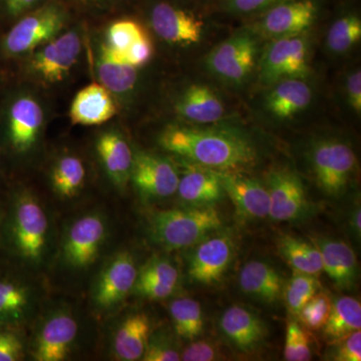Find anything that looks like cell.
Masks as SVG:
<instances>
[{"label": "cell", "instance_id": "1", "mask_svg": "<svg viewBox=\"0 0 361 361\" xmlns=\"http://www.w3.org/2000/svg\"><path fill=\"white\" fill-rule=\"evenodd\" d=\"M161 148L188 161L217 171L239 172L257 164V148L237 130L169 126L159 137Z\"/></svg>", "mask_w": 361, "mask_h": 361}, {"label": "cell", "instance_id": "2", "mask_svg": "<svg viewBox=\"0 0 361 361\" xmlns=\"http://www.w3.org/2000/svg\"><path fill=\"white\" fill-rule=\"evenodd\" d=\"M135 9L149 32L177 47L198 44L213 16L195 0H137Z\"/></svg>", "mask_w": 361, "mask_h": 361}, {"label": "cell", "instance_id": "3", "mask_svg": "<svg viewBox=\"0 0 361 361\" xmlns=\"http://www.w3.org/2000/svg\"><path fill=\"white\" fill-rule=\"evenodd\" d=\"M45 111L39 97L23 85H6L0 92V152L14 158L30 153L39 142Z\"/></svg>", "mask_w": 361, "mask_h": 361}, {"label": "cell", "instance_id": "4", "mask_svg": "<svg viewBox=\"0 0 361 361\" xmlns=\"http://www.w3.org/2000/svg\"><path fill=\"white\" fill-rule=\"evenodd\" d=\"M75 18L61 0H47L0 32V65L20 63L40 45L73 25Z\"/></svg>", "mask_w": 361, "mask_h": 361}, {"label": "cell", "instance_id": "5", "mask_svg": "<svg viewBox=\"0 0 361 361\" xmlns=\"http://www.w3.org/2000/svg\"><path fill=\"white\" fill-rule=\"evenodd\" d=\"M84 32L82 23L71 25L58 37L21 59V75L26 82L47 87L65 82L82 56Z\"/></svg>", "mask_w": 361, "mask_h": 361}, {"label": "cell", "instance_id": "6", "mask_svg": "<svg viewBox=\"0 0 361 361\" xmlns=\"http://www.w3.org/2000/svg\"><path fill=\"white\" fill-rule=\"evenodd\" d=\"M222 225V218L213 206H190L154 214L149 229L158 245L167 250H178L197 245Z\"/></svg>", "mask_w": 361, "mask_h": 361}, {"label": "cell", "instance_id": "7", "mask_svg": "<svg viewBox=\"0 0 361 361\" xmlns=\"http://www.w3.org/2000/svg\"><path fill=\"white\" fill-rule=\"evenodd\" d=\"M47 215L32 195H14L0 230L7 249L27 262H39L47 247Z\"/></svg>", "mask_w": 361, "mask_h": 361}, {"label": "cell", "instance_id": "8", "mask_svg": "<svg viewBox=\"0 0 361 361\" xmlns=\"http://www.w3.org/2000/svg\"><path fill=\"white\" fill-rule=\"evenodd\" d=\"M259 39L250 26L216 45L206 58L208 71L226 84L246 82L258 63Z\"/></svg>", "mask_w": 361, "mask_h": 361}, {"label": "cell", "instance_id": "9", "mask_svg": "<svg viewBox=\"0 0 361 361\" xmlns=\"http://www.w3.org/2000/svg\"><path fill=\"white\" fill-rule=\"evenodd\" d=\"M326 2L327 0H283L250 18V27L273 39L302 35L319 20Z\"/></svg>", "mask_w": 361, "mask_h": 361}, {"label": "cell", "instance_id": "10", "mask_svg": "<svg viewBox=\"0 0 361 361\" xmlns=\"http://www.w3.org/2000/svg\"><path fill=\"white\" fill-rule=\"evenodd\" d=\"M313 175L320 189L331 197L341 196L348 188L356 169V156L346 142L322 140L310 152Z\"/></svg>", "mask_w": 361, "mask_h": 361}, {"label": "cell", "instance_id": "11", "mask_svg": "<svg viewBox=\"0 0 361 361\" xmlns=\"http://www.w3.org/2000/svg\"><path fill=\"white\" fill-rule=\"evenodd\" d=\"M261 84L273 85L286 78L310 75L308 40L302 35L280 37L265 49L259 66Z\"/></svg>", "mask_w": 361, "mask_h": 361}, {"label": "cell", "instance_id": "12", "mask_svg": "<svg viewBox=\"0 0 361 361\" xmlns=\"http://www.w3.org/2000/svg\"><path fill=\"white\" fill-rule=\"evenodd\" d=\"M270 197L269 217L276 222L301 219L310 211V204L302 180L293 171L276 169L267 177Z\"/></svg>", "mask_w": 361, "mask_h": 361}, {"label": "cell", "instance_id": "13", "mask_svg": "<svg viewBox=\"0 0 361 361\" xmlns=\"http://www.w3.org/2000/svg\"><path fill=\"white\" fill-rule=\"evenodd\" d=\"M180 175L172 161L153 154H134L130 179L145 198H168L177 193Z\"/></svg>", "mask_w": 361, "mask_h": 361}, {"label": "cell", "instance_id": "14", "mask_svg": "<svg viewBox=\"0 0 361 361\" xmlns=\"http://www.w3.org/2000/svg\"><path fill=\"white\" fill-rule=\"evenodd\" d=\"M106 223L99 215H87L73 223L63 246L71 267L85 268L96 261L106 238Z\"/></svg>", "mask_w": 361, "mask_h": 361}, {"label": "cell", "instance_id": "15", "mask_svg": "<svg viewBox=\"0 0 361 361\" xmlns=\"http://www.w3.org/2000/svg\"><path fill=\"white\" fill-rule=\"evenodd\" d=\"M233 253L234 246L229 235L206 237L199 242L190 260V277L205 285L220 281L231 264Z\"/></svg>", "mask_w": 361, "mask_h": 361}, {"label": "cell", "instance_id": "16", "mask_svg": "<svg viewBox=\"0 0 361 361\" xmlns=\"http://www.w3.org/2000/svg\"><path fill=\"white\" fill-rule=\"evenodd\" d=\"M225 194L242 219L269 217L270 197L264 185L239 172H218Z\"/></svg>", "mask_w": 361, "mask_h": 361}, {"label": "cell", "instance_id": "17", "mask_svg": "<svg viewBox=\"0 0 361 361\" xmlns=\"http://www.w3.org/2000/svg\"><path fill=\"white\" fill-rule=\"evenodd\" d=\"M137 277L132 254L121 252L102 271L94 289V301L104 308L120 303L134 288Z\"/></svg>", "mask_w": 361, "mask_h": 361}, {"label": "cell", "instance_id": "18", "mask_svg": "<svg viewBox=\"0 0 361 361\" xmlns=\"http://www.w3.org/2000/svg\"><path fill=\"white\" fill-rule=\"evenodd\" d=\"M177 193L180 200L193 207H209L225 196L217 171L185 160Z\"/></svg>", "mask_w": 361, "mask_h": 361}, {"label": "cell", "instance_id": "19", "mask_svg": "<svg viewBox=\"0 0 361 361\" xmlns=\"http://www.w3.org/2000/svg\"><path fill=\"white\" fill-rule=\"evenodd\" d=\"M176 114L185 122L194 125H211L225 116L222 99L208 85H189L176 99Z\"/></svg>", "mask_w": 361, "mask_h": 361}, {"label": "cell", "instance_id": "20", "mask_svg": "<svg viewBox=\"0 0 361 361\" xmlns=\"http://www.w3.org/2000/svg\"><path fill=\"white\" fill-rule=\"evenodd\" d=\"M77 334L78 323L73 316L66 312L51 316L37 336L33 355L35 360H65L70 355Z\"/></svg>", "mask_w": 361, "mask_h": 361}, {"label": "cell", "instance_id": "21", "mask_svg": "<svg viewBox=\"0 0 361 361\" xmlns=\"http://www.w3.org/2000/svg\"><path fill=\"white\" fill-rule=\"evenodd\" d=\"M120 110L115 97L103 85L94 82L75 94L71 104L73 125L99 126L109 122Z\"/></svg>", "mask_w": 361, "mask_h": 361}, {"label": "cell", "instance_id": "22", "mask_svg": "<svg viewBox=\"0 0 361 361\" xmlns=\"http://www.w3.org/2000/svg\"><path fill=\"white\" fill-rule=\"evenodd\" d=\"M220 329L235 348L251 353L262 343L266 327L258 315L242 306H232L223 313Z\"/></svg>", "mask_w": 361, "mask_h": 361}, {"label": "cell", "instance_id": "23", "mask_svg": "<svg viewBox=\"0 0 361 361\" xmlns=\"http://www.w3.org/2000/svg\"><path fill=\"white\" fill-rule=\"evenodd\" d=\"M313 244L322 256V269L341 289L353 288L357 276V259L355 251L339 240L316 238Z\"/></svg>", "mask_w": 361, "mask_h": 361}, {"label": "cell", "instance_id": "24", "mask_svg": "<svg viewBox=\"0 0 361 361\" xmlns=\"http://www.w3.org/2000/svg\"><path fill=\"white\" fill-rule=\"evenodd\" d=\"M96 149L106 174L120 188L128 184L132 174L134 154L129 142L118 130H106L97 137Z\"/></svg>", "mask_w": 361, "mask_h": 361}, {"label": "cell", "instance_id": "25", "mask_svg": "<svg viewBox=\"0 0 361 361\" xmlns=\"http://www.w3.org/2000/svg\"><path fill=\"white\" fill-rule=\"evenodd\" d=\"M140 68L116 63L96 49L94 71L99 84L103 85L115 97L118 106L129 102L137 90Z\"/></svg>", "mask_w": 361, "mask_h": 361}, {"label": "cell", "instance_id": "26", "mask_svg": "<svg viewBox=\"0 0 361 361\" xmlns=\"http://www.w3.org/2000/svg\"><path fill=\"white\" fill-rule=\"evenodd\" d=\"M312 101V90L302 78H286L272 85L265 99L266 109L277 118H289L305 110Z\"/></svg>", "mask_w": 361, "mask_h": 361}, {"label": "cell", "instance_id": "27", "mask_svg": "<svg viewBox=\"0 0 361 361\" xmlns=\"http://www.w3.org/2000/svg\"><path fill=\"white\" fill-rule=\"evenodd\" d=\"M356 0H338L336 14L326 35L327 49L332 54H343L361 39V18Z\"/></svg>", "mask_w": 361, "mask_h": 361}, {"label": "cell", "instance_id": "28", "mask_svg": "<svg viewBox=\"0 0 361 361\" xmlns=\"http://www.w3.org/2000/svg\"><path fill=\"white\" fill-rule=\"evenodd\" d=\"M240 287L247 295L266 303L276 302L283 293V279L272 266L262 261H251L242 268Z\"/></svg>", "mask_w": 361, "mask_h": 361}, {"label": "cell", "instance_id": "29", "mask_svg": "<svg viewBox=\"0 0 361 361\" xmlns=\"http://www.w3.org/2000/svg\"><path fill=\"white\" fill-rule=\"evenodd\" d=\"M151 336V322L145 313L126 318L116 332L114 351L121 360H142Z\"/></svg>", "mask_w": 361, "mask_h": 361}, {"label": "cell", "instance_id": "30", "mask_svg": "<svg viewBox=\"0 0 361 361\" xmlns=\"http://www.w3.org/2000/svg\"><path fill=\"white\" fill-rule=\"evenodd\" d=\"M361 329V305L350 296L337 298L331 305L329 319L322 327V334L330 341H341Z\"/></svg>", "mask_w": 361, "mask_h": 361}, {"label": "cell", "instance_id": "31", "mask_svg": "<svg viewBox=\"0 0 361 361\" xmlns=\"http://www.w3.org/2000/svg\"><path fill=\"white\" fill-rule=\"evenodd\" d=\"M278 251L295 272L318 276L323 271L322 256L314 244L284 235L278 241Z\"/></svg>", "mask_w": 361, "mask_h": 361}, {"label": "cell", "instance_id": "32", "mask_svg": "<svg viewBox=\"0 0 361 361\" xmlns=\"http://www.w3.org/2000/svg\"><path fill=\"white\" fill-rule=\"evenodd\" d=\"M51 180L54 192L61 198L77 196L85 184L84 163L75 156L61 157L52 168Z\"/></svg>", "mask_w": 361, "mask_h": 361}, {"label": "cell", "instance_id": "33", "mask_svg": "<svg viewBox=\"0 0 361 361\" xmlns=\"http://www.w3.org/2000/svg\"><path fill=\"white\" fill-rule=\"evenodd\" d=\"M170 314L176 334L193 341L204 329L203 313L200 303L192 298H178L170 304Z\"/></svg>", "mask_w": 361, "mask_h": 361}, {"label": "cell", "instance_id": "34", "mask_svg": "<svg viewBox=\"0 0 361 361\" xmlns=\"http://www.w3.org/2000/svg\"><path fill=\"white\" fill-rule=\"evenodd\" d=\"M30 302V294L23 284L8 277H0V322L13 324L23 319Z\"/></svg>", "mask_w": 361, "mask_h": 361}, {"label": "cell", "instance_id": "35", "mask_svg": "<svg viewBox=\"0 0 361 361\" xmlns=\"http://www.w3.org/2000/svg\"><path fill=\"white\" fill-rule=\"evenodd\" d=\"M73 16L85 18H104L120 16L135 9L137 0H61Z\"/></svg>", "mask_w": 361, "mask_h": 361}, {"label": "cell", "instance_id": "36", "mask_svg": "<svg viewBox=\"0 0 361 361\" xmlns=\"http://www.w3.org/2000/svg\"><path fill=\"white\" fill-rule=\"evenodd\" d=\"M320 285L318 276L293 271V275L285 285L282 293L289 312L295 316L304 304L319 291Z\"/></svg>", "mask_w": 361, "mask_h": 361}, {"label": "cell", "instance_id": "37", "mask_svg": "<svg viewBox=\"0 0 361 361\" xmlns=\"http://www.w3.org/2000/svg\"><path fill=\"white\" fill-rule=\"evenodd\" d=\"M281 1L283 0H220L210 11L213 16L250 20Z\"/></svg>", "mask_w": 361, "mask_h": 361}, {"label": "cell", "instance_id": "38", "mask_svg": "<svg viewBox=\"0 0 361 361\" xmlns=\"http://www.w3.org/2000/svg\"><path fill=\"white\" fill-rule=\"evenodd\" d=\"M331 305L330 297L324 292L318 291L297 313V322L306 330L316 331L322 329L329 319Z\"/></svg>", "mask_w": 361, "mask_h": 361}, {"label": "cell", "instance_id": "39", "mask_svg": "<svg viewBox=\"0 0 361 361\" xmlns=\"http://www.w3.org/2000/svg\"><path fill=\"white\" fill-rule=\"evenodd\" d=\"M312 357V348L307 330L297 320L287 324L284 358L288 361H307Z\"/></svg>", "mask_w": 361, "mask_h": 361}, {"label": "cell", "instance_id": "40", "mask_svg": "<svg viewBox=\"0 0 361 361\" xmlns=\"http://www.w3.org/2000/svg\"><path fill=\"white\" fill-rule=\"evenodd\" d=\"M179 273L172 263L165 259L154 258L149 260L140 273L137 272V280L139 281H154L160 283L177 286Z\"/></svg>", "mask_w": 361, "mask_h": 361}, {"label": "cell", "instance_id": "41", "mask_svg": "<svg viewBox=\"0 0 361 361\" xmlns=\"http://www.w3.org/2000/svg\"><path fill=\"white\" fill-rule=\"evenodd\" d=\"M45 1L47 0H0V23L6 28Z\"/></svg>", "mask_w": 361, "mask_h": 361}, {"label": "cell", "instance_id": "42", "mask_svg": "<svg viewBox=\"0 0 361 361\" xmlns=\"http://www.w3.org/2000/svg\"><path fill=\"white\" fill-rule=\"evenodd\" d=\"M23 357L20 337L6 325L0 326V361H18Z\"/></svg>", "mask_w": 361, "mask_h": 361}, {"label": "cell", "instance_id": "43", "mask_svg": "<svg viewBox=\"0 0 361 361\" xmlns=\"http://www.w3.org/2000/svg\"><path fill=\"white\" fill-rule=\"evenodd\" d=\"M332 360L336 361L361 360V331L356 330L341 341H336Z\"/></svg>", "mask_w": 361, "mask_h": 361}, {"label": "cell", "instance_id": "44", "mask_svg": "<svg viewBox=\"0 0 361 361\" xmlns=\"http://www.w3.org/2000/svg\"><path fill=\"white\" fill-rule=\"evenodd\" d=\"M219 348L212 341H200L188 345L180 355V360L212 361L220 360Z\"/></svg>", "mask_w": 361, "mask_h": 361}, {"label": "cell", "instance_id": "45", "mask_svg": "<svg viewBox=\"0 0 361 361\" xmlns=\"http://www.w3.org/2000/svg\"><path fill=\"white\" fill-rule=\"evenodd\" d=\"M145 361H178L180 360L179 351L165 341L149 338L148 346L142 355Z\"/></svg>", "mask_w": 361, "mask_h": 361}, {"label": "cell", "instance_id": "46", "mask_svg": "<svg viewBox=\"0 0 361 361\" xmlns=\"http://www.w3.org/2000/svg\"><path fill=\"white\" fill-rule=\"evenodd\" d=\"M135 293L139 294L152 300H161L168 298L174 293L176 286L174 285L160 283L154 281H139L135 280L134 286Z\"/></svg>", "mask_w": 361, "mask_h": 361}, {"label": "cell", "instance_id": "47", "mask_svg": "<svg viewBox=\"0 0 361 361\" xmlns=\"http://www.w3.org/2000/svg\"><path fill=\"white\" fill-rule=\"evenodd\" d=\"M346 99L349 106L357 115L361 113V71L360 68L349 73L345 82Z\"/></svg>", "mask_w": 361, "mask_h": 361}, {"label": "cell", "instance_id": "48", "mask_svg": "<svg viewBox=\"0 0 361 361\" xmlns=\"http://www.w3.org/2000/svg\"><path fill=\"white\" fill-rule=\"evenodd\" d=\"M351 225H353V230L355 231L356 236H358V238L360 237L361 233V211L360 206H358L357 208L353 211V218H351Z\"/></svg>", "mask_w": 361, "mask_h": 361}, {"label": "cell", "instance_id": "49", "mask_svg": "<svg viewBox=\"0 0 361 361\" xmlns=\"http://www.w3.org/2000/svg\"><path fill=\"white\" fill-rule=\"evenodd\" d=\"M195 1H197L198 4H202V6L208 7V8L210 9L211 7L215 6L216 4H218L220 0H195Z\"/></svg>", "mask_w": 361, "mask_h": 361}, {"label": "cell", "instance_id": "50", "mask_svg": "<svg viewBox=\"0 0 361 361\" xmlns=\"http://www.w3.org/2000/svg\"><path fill=\"white\" fill-rule=\"evenodd\" d=\"M4 82H6V80H4V68H2V66L0 65V92H1V89L2 87H4Z\"/></svg>", "mask_w": 361, "mask_h": 361}, {"label": "cell", "instance_id": "51", "mask_svg": "<svg viewBox=\"0 0 361 361\" xmlns=\"http://www.w3.org/2000/svg\"><path fill=\"white\" fill-rule=\"evenodd\" d=\"M2 225V217H1V211H0V230H1Z\"/></svg>", "mask_w": 361, "mask_h": 361}, {"label": "cell", "instance_id": "52", "mask_svg": "<svg viewBox=\"0 0 361 361\" xmlns=\"http://www.w3.org/2000/svg\"><path fill=\"white\" fill-rule=\"evenodd\" d=\"M2 325H4V323H2L1 322H0V326H2Z\"/></svg>", "mask_w": 361, "mask_h": 361}, {"label": "cell", "instance_id": "53", "mask_svg": "<svg viewBox=\"0 0 361 361\" xmlns=\"http://www.w3.org/2000/svg\"><path fill=\"white\" fill-rule=\"evenodd\" d=\"M0 153H1V152H0Z\"/></svg>", "mask_w": 361, "mask_h": 361}]
</instances>
